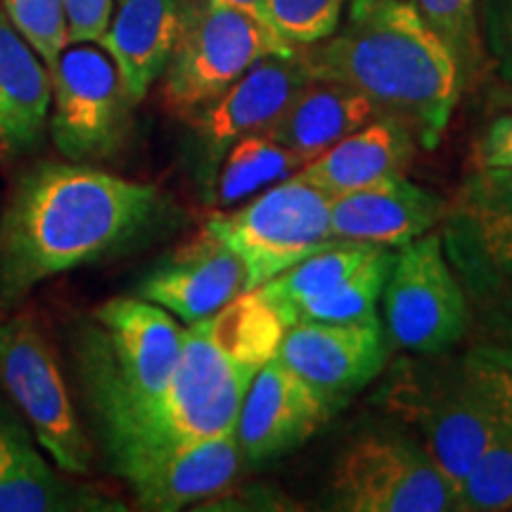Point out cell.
<instances>
[{
	"label": "cell",
	"mask_w": 512,
	"mask_h": 512,
	"mask_svg": "<svg viewBox=\"0 0 512 512\" xmlns=\"http://www.w3.org/2000/svg\"><path fill=\"white\" fill-rule=\"evenodd\" d=\"M283 332L280 318L256 292L188 323L164 392L95 422L114 470L131 479L166 453L235 432L249 384L275 354Z\"/></svg>",
	"instance_id": "obj_1"
},
{
	"label": "cell",
	"mask_w": 512,
	"mask_h": 512,
	"mask_svg": "<svg viewBox=\"0 0 512 512\" xmlns=\"http://www.w3.org/2000/svg\"><path fill=\"white\" fill-rule=\"evenodd\" d=\"M155 185L86 164H41L0 211V306L145 235L164 214Z\"/></svg>",
	"instance_id": "obj_2"
},
{
	"label": "cell",
	"mask_w": 512,
	"mask_h": 512,
	"mask_svg": "<svg viewBox=\"0 0 512 512\" xmlns=\"http://www.w3.org/2000/svg\"><path fill=\"white\" fill-rule=\"evenodd\" d=\"M313 79L342 83L434 150L463 95L456 57L413 0H349L328 38L299 50Z\"/></svg>",
	"instance_id": "obj_3"
},
{
	"label": "cell",
	"mask_w": 512,
	"mask_h": 512,
	"mask_svg": "<svg viewBox=\"0 0 512 512\" xmlns=\"http://www.w3.org/2000/svg\"><path fill=\"white\" fill-rule=\"evenodd\" d=\"M79 351L83 392L95 422L155 399L178 366L183 328L143 297H117L95 309Z\"/></svg>",
	"instance_id": "obj_4"
},
{
	"label": "cell",
	"mask_w": 512,
	"mask_h": 512,
	"mask_svg": "<svg viewBox=\"0 0 512 512\" xmlns=\"http://www.w3.org/2000/svg\"><path fill=\"white\" fill-rule=\"evenodd\" d=\"M375 401L420 434V444L458 498V486L484 451L496 420L467 377L460 356L401 358L384 377Z\"/></svg>",
	"instance_id": "obj_5"
},
{
	"label": "cell",
	"mask_w": 512,
	"mask_h": 512,
	"mask_svg": "<svg viewBox=\"0 0 512 512\" xmlns=\"http://www.w3.org/2000/svg\"><path fill=\"white\" fill-rule=\"evenodd\" d=\"M204 230L240 259L245 294L306 256L337 245L330 235V197L297 176L264 190L240 209L214 214Z\"/></svg>",
	"instance_id": "obj_6"
},
{
	"label": "cell",
	"mask_w": 512,
	"mask_h": 512,
	"mask_svg": "<svg viewBox=\"0 0 512 512\" xmlns=\"http://www.w3.org/2000/svg\"><path fill=\"white\" fill-rule=\"evenodd\" d=\"M332 508L347 512L458 510L456 489L418 439L396 430L358 432L330 472Z\"/></svg>",
	"instance_id": "obj_7"
},
{
	"label": "cell",
	"mask_w": 512,
	"mask_h": 512,
	"mask_svg": "<svg viewBox=\"0 0 512 512\" xmlns=\"http://www.w3.org/2000/svg\"><path fill=\"white\" fill-rule=\"evenodd\" d=\"M294 53L247 12L200 0L162 74L164 107L190 119L266 55Z\"/></svg>",
	"instance_id": "obj_8"
},
{
	"label": "cell",
	"mask_w": 512,
	"mask_h": 512,
	"mask_svg": "<svg viewBox=\"0 0 512 512\" xmlns=\"http://www.w3.org/2000/svg\"><path fill=\"white\" fill-rule=\"evenodd\" d=\"M382 299L384 332L408 354H451L470 332L467 292L434 230L394 252Z\"/></svg>",
	"instance_id": "obj_9"
},
{
	"label": "cell",
	"mask_w": 512,
	"mask_h": 512,
	"mask_svg": "<svg viewBox=\"0 0 512 512\" xmlns=\"http://www.w3.org/2000/svg\"><path fill=\"white\" fill-rule=\"evenodd\" d=\"M439 235L465 292L512 313V169H472L446 204Z\"/></svg>",
	"instance_id": "obj_10"
},
{
	"label": "cell",
	"mask_w": 512,
	"mask_h": 512,
	"mask_svg": "<svg viewBox=\"0 0 512 512\" xmlns=\"http://www.w3.org/2000/svg\"><path fill=\"white\" fill-rule=\"evenodd\" d=\"M0 387L34 427L38 444L62 470L83 475L93 448L76 420L74 403L48 339L31 318L0 323Z\"/></svg>",
	"instance_id": "obj_11"
},
{
	"label": "cell",
	"mask_w": 512,
	"mask_h": 512,
	"mask_svg": "<svg viewBox=\"0 0 512 512\" xmlns=\"http://www.w3.org/2000/svg\"><path fill=\"white\" fill-rule=\"evenodd\" d=\"M50 79V136L57 150L72 162L112 157L124 145L133 107L112 57L93 43H69Z\"/></svg>",
	"instance_id": "obj_12"
},
{
	"label": "cell",
	"mask_w": 512,
	"mask_h": 512,
	"mask_svg": "<svg viewBox=\"0 0 512 512\" xmlns=\"http://www.w3.org/2000/svg\"><path fill=\"white\" fill-rule=\"evenodd\" d=\"M275 356L339 413L351 396L384 373L389 337L377 313L337 323H294Z\"/></svg>",
	"instance_id": "obj_13"
},
{
	"label": "cell",
	"mask_w": 512,
	"mask_h": 512,
	"mask_svg": "<svg viewBox=\"0 0 512 512\" xmlns=\"http://www.w3.org/2000/svg\"><path fill=\"white\" fill-rule=\"evenodd\" d=\"M335 413L309 382L273 354L256 370L235 422L242 460L261 465L297 451Z\"/></svg>",
	"instance_id": "obj_14"
},
{
	"label": "cell",
	"mask_w": 512,
	"mask_h": 512,
	"mask_svg": "<svg viewBox=\"0 0 512 512\" xmlns=\"http://www.w3.org/2000/svg\"><path fill=\"white\" fill-rule=\"evenodd\" d=\"M309 79L311 74L299 50L266 55L219 98L192 114L188 121L207 147L211 169L216 171L235 140L271 128Z\"/></svg>",
	"instance_id": "obj_15"
},
{
	"label": "cell",
	"mask_w": 512,
	"mask_h": 512,
	"mask_svg": "<svg viewBox=\"0 0 512 512\" xmlns=\"http://www.w3.org/2000/svg\"><path fill=\"white\" fill-rule=\"evenodd\" d=\"M446 204L437 192L406 181V176L384 178L330 197V235L337 242L399 249L441 226Z\"/></svg>",
	"instance_id": "obj_16"
},
{
	"label": "cell",
	"mask_w": 512,
	"mask_h": 512,
	"mask_svg": "<svg viewBox=\"0 0 512 512\" xmlns=\"http://www.w3.org/2000/svg\"><path fill=\"white\" fill-rule=\"evenodd\" d=\"M138 292V297L185 323H195L245 294V268L223 242L202 228L195 240L185 242L152 268Z\"/></svg>",
	"instance_id": "obj_17"
},
{
	"label": "cell",
	"mask_w": 512,
	"mask_h": 512,
	"mask_svg": "<svg viewBox=\"0 0 512 512\" xmlns=\"http://www.w3.org/2000/svg\"><path fill=\"white\" fill-rule=\"evenodd\" d=\"M200 0H117L98 46L112 57L126 98L136 107L162 79Z\"/></svg>",
	"instance_id": "obj_18"
},
{
	"label": "cell",
	"mask_w": 512,
	"mask_h": 512,
	"mask_svg": "<svg viewBox=\"0 0 512 512\" xmlns=\"http://www.w3.org/2000/svg\"><path fill=\"white\" fill-rule=\"evenodd\" d=\"M242 465L238 439L235 432H228L166 453L126 482L145 510L174 512L219 496L233 484Z\"/></svg>",
	"instance_id": "obj_19"
},
{
	"label": "cell",
	"mask_w": 512,
	"mask_h": 512,
	"mask_svg": "<svg viewBox=\"0 0 512 512\" xmlns=\"http://www.w3.org/2000/svg\"><path fill=\"white\" fill-rule=\"evenodd\" d=\"M415 150L418 140L401 121L380 117L349 133L318 159L304 164L294 176L328 197L347 195L384 178L406 176Z\"/></svg>",
	"instance_id": "obj_20"
},
{
	"label": "cell",
	"mask_w": 512,
	"mask_h": 512,
	"mask_svg": "<svg viewBox=\"0 0 512 512\" xmlns=\"http://www.w3.org/2000/svg\"><path fill=\"white\" fill-rule=\"evenodd\" d=\"M53 79L36 50L0 12V152L17 157L41 145Z\"/></svg>",
	"instance_id": "obj_21"
},
{
	"label": "cell",
	"mask_w": 512,
	"mask_h": 512,
	"mask_svg": "<svg viewBox=\"0 0 512 512\" xmlns=\"http://www.w3.org/2000/svg\"><path fill=\"white\" fill-rule=\"evenodd\" d=\"M380 117L384 114L366 95L342 83L311 76L266 133L294 152L299 162L309 164L349 133Z\"/></svg>",
	"instance_id": "obj_22"
},
{
	"label": "cell",
	"mask_w": 512,
	"mask_h": 512,
	"mask_svg": "<svg viewBox=\"0 0 512 512\" xmlns=\"http://www.w3.org/2000/svg\"><path fill=\"white\" fill-rule=\"evenodd\" d=\"M124 510L114 498L64 482L29 446L8 470L0 472V512H74Z\"/></svg>",
	"instance_id": "obj_23"
},
{
	"label": "cell",
	"mask_w": 512,
	"mask_h": 512,
	"mask_svg": "<svg viewBox=\"0 0 512 512\" xmlns=\"http://www.w3.org/2000/svg\"><path fill=\"white\" fill-rule=\"evenodd\" d=\"M294 152L278 143L271 133L256 131L228 147L216 166L214 197L219 207H230L247 197L287 181L302 169Z\"/></svg>",
	"instance_id": "obj_24"
},
{
	"label": "cell",
	"mask_w": 512,
	"mask_h": 512,
	"mask_svg": "<svg viewBox=\"0 0 512 512\" xmlns=\"http://www.w3.org/2000/svg\"><path fill=\"white\" fill-rule=\"evenodd\" d=\"M375 247L358 245V242H337V245L320 249V252L306 256L297 264L278 273L261 287H256L264 302L275 311L283 328L287 330L292 323V313L299 304L316 299L320 294L330 292L344 278L356 271L366 256Z\"/></svg>",
	"instance_id": "obj_25"
},
{
	"label": "cell",
	"mask_w": 512,
	"mask_h": 512,
	"mask_svg": "<svg viewBox=\"0 0 512 512\" xmlns=\"http://www.w3.org/2000/svg\"><path fill=\"white\" fill-rule=\"evenodd\" d=\"M394 264V252L387 247H375L349 278H344L330 292L299 304L292 313V323H337L377 313V302L382 299L384 283Z\"/></svg>",
	"instance_id": "obj_26"
},
{
	"label": "cell",
	"mask_w": 512,
	"mask_h": 512,
	"mask_svg": "<svg viewBox=\"0 0 512 512\" xmlns=\"http://www.w3.org/2000/svg\"><path fill=\"white\" fill-rule=\"evenodd\" d=\"M458 510L498 512L512 508V427L494 420V430L458 486Z\"/></svg>",
	"instance_id": "obj_27"
},
{
	"label": "cell",
	"mask_w": 512,
	"mask_h": 512,
	"mask_svg": "<svg viewBox=\"0 0 512 512\" xmlns=\"http://www.w3.org/2000/svg\"><path fill=\"white\" fill-rule=\"evenodd\" d=\"M413 3L456 57L463 88L472 86L486 60L477 0H413Z\"/></svg>",
	"instance_id": "obj_28"
},
{
	"label": "cell",
	"mask_w": 512,
	"mask_h": 512,
	"mask_svg": "<svg viewBox=\"0 0 512 512\" xmlns=\"http://www.w3.org/2000/svg\"><path fill=\"white\" fill-rule=\"evenodd\" d=\"M460 361L494 418L512 427V332L472 344Z\"/></svg>",
	"instance_id": "obj_29"
},
{
	"label": "cell",
	"mask_w": 512,
	"mask_h": 512,
	"mask_svg": "<svg viewBox=\"0 0 512 512\" xmlns=\"http://www.w3.org/2000/svg\"><path fill=\"white\" fill-rule=\"evenodd\" d=\"M349 0H266L268 24L285 46L302 50L328 38Z\"/></svg>",
	"instance_id": "obj_30"
},
{
	"label": "cell",
	"mask_w": 512,
	"mask_h": 512,
	"mask_svg": "<svg viewBox=\"0 0 512 512\" xmlns=\"http://www.w3.org/2000/svg\"><path fill=\"white\" fill-rule=\"evenodd\" d=\"M5 15L24 41L36 50L48 72L69 46L64 0H3Z\"/></svg>",
	"instance_id": "obj_31"
},
{
	"label": "cell",
	"mask_w": 512,
	"mask_h": 512,
	"mask_svg": "<svg viewBox=\"0 0 512 512\" xmlns=\"http://www.w3.org/2000/svg\"><path fill=\"white\" fill-rule=\"evenodd\" d=\"M479 29L486 60L512 86V0H482Z\"/></svg>",
	"instance_id": "obj_32"
},
{
	"label": "cell",
	"mask_w": 512,
	"mask_h": 512,
	"mask_svg": "<svg viewBox=\"0 0 512 512\" xmlns=\"http://www.w3.org/2000/svg\"><path fill=\"white\" fill-rule=\"evenodd\" d=\"M475 169H512V110L489 121L472 150Z\"/></svg>",
	"instance_id": "obj_33"
},
{
	"label": "cell",
	"mask_w": 512,
	"mask_h": 512,
	"mask_svg": "<svg viewBox=\"0 0 512 512\" xmlns=\"http://www.w3.org/2000/svg\"><path fill=\"white\" fill-rule=\"evenodd\" d=\"M69 43H98L112 15V0H64Z\"/></svg>",
	"instance_id": "obj_34"
},
{
	"label": "cell",
	"mask_w": 512,
	"mask_h": 512,
	"mask_svg": "<svg viewBox=\"0 0 512 512\" xmlns=\"http://www.w3.org/2000/svg\"><path fill=\"white\" fill-rule=\"evenodd\" d=\"M31 446L27 432L5 415H0V472H5L15 463L17 456Z\"/></svg>",
	"instance_id": "obj_35"
},
{
	"label": "cell",
	"mask_w": 512,
	"mask_h": 512,
	"mask_svg": "<svg viewBox=\"0 0 512 512\" xmlns=\"http://www.w3.org/2000/svg\"><path fill=\"white\" fill-rule=\"evenodd\" d=\"M211 5H226V8H235V10H242L247 12V15H252L259 19V22H264L266 27H271L268 24V12H266V0H207Z\"/></svg>",
	"instance_id": "obj_36"
},
{
	"label": "cell",
	"mask_w": 512,
	"mask_h": 512,
	"mask_svg": "<svg viewBox=\"0 0 512 512\" xmlns=\"http://www.w3.org/2000/svg\"><path fill=\"white\" fill-rule=\"evenodd\" d=\"M496 105H501L503 110H512V86H508L505 91L496 95Z\"/></svg>",
	"instance_id": "obj_37"
}]
</instances>
